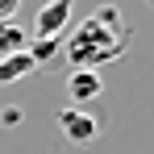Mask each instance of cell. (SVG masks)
I'll use <instances>...</instances> for the list:
<instances>
[{"mask_svg": "<svg viewBox=\"0 0 154 154\" xmlns=\"http://www.w3.org/2000/svg\"><path fill=\"white\" fill-rule=\"evenodd\" d=\"M129 46V25L117 4H100L92 17H83L71 38L63 42V54L71 58V71H96L104 63L121 58Z\"/></svg>", "mask_w": 154, "mask_h": 154, "instance_id": "cell-1", "label": "cell"}, {"mask_svg": "<svg viewBox=\"0 0 154 154\" xmlns=\"http://www.w3.org/2000/svg\"><path fill=\"white\" fill-rule=\"evenodd\" d=\"M17 8H21V0H0V21H13Z\"/></svg>", "mask_w": 154, "mask_h": 154, "instance_id": "cell-7", "label": "cell"}, {"mask_svg": "<svg viewBox=\"0 0 154 154\" xmlns=\"http://www.w3.org/2000/svg\"><path fill=\"white\" fill-rule=\"evenodd\" d=\"M33 71V58L25 50L21 54H8V58H0V83H17V79H25Z\"/></svg>", "mask_w": 154, "mask_h": 154, "instance_id": "cell-6", "label": "cell"}, {"mask_svg": "<svg viewBox=\"0 0 154 154\" xmlns=\"http://www.w3.org/2000/svg\"><path fill=\"white\" fill-rule=\"evenodd\" d=\"M25 46H29L25 25H17V21H0V58H8V54H21Z\"/></svg>", "mask_w": 154, "mask_h": 154, "instance_id": "cell-5", "label": "cell"}, {"mask_svg": "<svg viewBox=\"0 0 154 154\" xmlns=\"http://www.w3.org/2000/svg\"><path fill=\"white\" fill-rule=\"evenodd\" d=\"M58 125H63V133H67L71 142H92V137L100 133V121H96L92 112H83V108H63V112H58Z\"/></svg>", "mask_w": 154, "mask_h": 154, "instance_id": "cell-3", "label": "cell"}, {"mask_svg": "<svg viewBox=\"0 0 154 154\" xmlns=\"http://www.w3.org/2000/svg\"><path fill=\"white\" fill-rule=\"evenodd\" d=\"M67 92H71V108L92 104L100 96V75H96V71H71V75H67Z\"/></svg>", "mask_w": 154, "mask_h": 154, "instance_id": "cell-4", "label": "cell"}, {"mask_svg": "<svg viewBox=\"0 0 154 154\" xmlns=\"http://www.w3.org/2000/svg\"><path fill=\"white\" fill-rule=\"evenodd\" d=\"M71 4L75 0H46L38 13H33V42H46V38H58L63 29L71 25Z\"/></svg>", "mask_w": 154, "mask_h": 154, "instance_id": "cell-2", "label": "cell"}, {"mask_svg": "<svg viewBox=\"0 0 154 154\" xmlns=\"http://www.w3.org/2000/svg\"><path fill=\"white\" fill-rule=\"evenodd\" d=\"M21 121V108H4V125H17Z\"/></svg>", "mask_w": 154, "mask_h": 154, "instance_id": "cell-8", "label": "cell"}]
</instances>
